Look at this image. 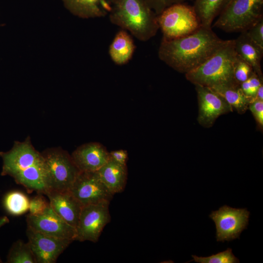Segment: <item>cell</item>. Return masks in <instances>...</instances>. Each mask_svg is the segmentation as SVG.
I'll return each mask as SVG.
<instances>
[{"label": "cell", "instance_id": "cell-1", "mask_svg": "<svg viewBox=\"0 0 263 263\" xmlns=\"http://www.w3.org/2000/svg\"><path fill=\"white\" fill-rule=\"evenodd\" d=\"M226 40L220 38L211 28L201 26L183 37L172 39L162 38L158 57L176 71L186 74L204 63Z\"/></svg>", "mask_w": 263, "mask_h": 263}, {"label": "cell", "instance_id": "cell-2", "mask_svg": "<svg viewBox=\"0 0 263 263\" xmlns=\"http://www.w3.org/2000/svg\"><path fill=\"white\" fill-rule=\"evenodd\" d=\"M0 156L3 161L1 175L10 176L17 184L29 191L45 193L44 159L29 137L22 142L15 141L10 150L0 151Z\"/></svg>", "mask_w": 263, "mask_h": 263}, {"label": "cell", "instance_id": "cell-3", "mask_svg": "<svg viewBox=\"0 0 263 263\" xmlns=\"http://www.w3.org/2000/svg\"><path fill=\"white\" fill-rule=\"evenodd\" d=\"M108 16L112 23L140 41L150 39L159 29L158 15L144 0H114Z\"/></svg>", "mask_w": 263, "mask_h": 263}, {"label": "cell", "instance_id": "cell-4", "mask_svg": "<svg viewBox=\"0 0 263 263\" xmlns=\"http://www.w3.org/2000/svg\"><path fill=\"white\" fill-rule=\"evenodd\" d=\"M237 56L234 39L227 40L204 63L185 74L186 79L194 85L209 88L236 82L233 70Z\"/></svg>", "mask_w": 263, "mask_h": 263}, {"label": "cell", "instance_id": "cell-5", "mask_svg": "<svg viewBox=\"0 0 263 263\" xmlns=\"http://www.w3.org/2000/svg\"><path fill=\"white\" fill-rule=\"evenodd\" d=\"M41 154L45 165V192L69 190L80 172L71 155L58 148L48 149Z\"/></svg>", "mask_w": 263, "mask_h": 263}, {"label": "cell", "instance_id": "cell-6", "mask_svg": "<svg viewBox=\"0 0 263 263\" xmlns=\"http://www.w3.org/2000/svg\"><path fill=\"white\" fill-rule=\"evenodd\" d=\"M263 0H229L213 25L225 32H243L263 17Z\"/></svg>", "mask_w": 263, "mask_h": 263}, {"label": "cell", "instance_id": "cell-7", "mask_svg": "<svg viewBox=\"0 0 263 263\" xmlns=\"http://www.w3.org/2000/svg\"><path fill=\"white\" fill-rule=\"evenodd\" d=\"M159 29L165 39L188 35L197 31L201 24L194 8L184 2L172 5L158 15Z\"/></svg>", "mask_w": 263, "mask_h": 263}, {"label": "cell", "instance_id": "cell-8", "mask_svg": "<svg viewBox=\"0 0 263 263\" xmlns=\"http://www.w3.org/2000/svg\"><path fill=\"white\" fill-rule=\"evenodd\" d=\"M110 203L104 201L82 206L75 241H98L103 228L111 220Z\"/></svg>", "mask_w": 263, "mask_h": 263}, {"label": "cell", "instance_id": "cell-9", "mask_svg": "<svg viewBox=\"0 0 263 263\" xmlns=\"http://www.w3.org/2000/svg\"><path fill=\"white\" fill-rule=\"evenodd\" d=\"M249 215L246 208H236L226 205L212 211L209 216L215 224L217 241L224 242L239 238L248 224Z\"/></svg>", "mask_w": 263, "mask_h": 263}, {"label": "cell", "instance_id": "cell-10", "mask_svg": "<svg viewBox=\"0 0 263 263\" xmlns=\"http://www.w3.org/2000/svg\"><path fill=\"white\" fill-rule=\"evenodd\" d=\"M69 191L82 206L111 202L113 194L100 179L97 171H80Z\"/></svg>", "mask_w": 263, "mask_h": 263}, {"label": "cell", "instance_id": "cell-11", "mask_svg": "<svg viewBox=\"0 0 263 263\" xmlns=\"http://www.w3.org/2000/svg\"><path fill=\"white\" fill-rule=\"evenodd\" d=\"M27 227L48 236L75 240L76 228L58 215L49 206L38 215L29 214Z\"/></svg>", "mask_w": 263, "mask_h": 263}, {"label": "cell", "instance_id": "cell-12", "mask_svg": "<svg viewBox=\"0 0 263 263\" xmlns=\"http://www.w3.org/2000/svg\"><path fill=\"white\" fill-rule=\"evenodd\" d=\"M198 102V121L202 126L211 127L220 115L233 109L220 94L209 87L195 85Z\"/></svg>", "mask_w": 263, "mask_h": 263}, {"label": "cell", "instance_id": "cell-13", "mask_svg": "<svg viewBox=\"0 0 263 263\" xmlns=\"http://www.w3.org/2000/svg\"><path fill=\"white\" fill-rule=\"evenodd\" d=\"M28 243L37 263H54L59 255L74 241L48 236L28 227Z\"/></svg>", "mask_w": 263, "mask_h": 263}, {"label": "cell", "instance_id": "cell-14", "mask_svg": "<svg viewBox=\"0 0 263 263\" xmlns=\"http://www.w3.org/2000/svg\"><path fill=\"white\" fill-rule=\"evenodd\" d=\"M80 171L94 172L109 159V152L100 143L90 142L78 147L71 155Z\"/></svg>", "mask_w": 263, "mask_h": 263}, {"label": "cell", "instance_id": "cell-15", "mask_svg": "<svg viewBox=\"0 0 263 263\" xmlns=\"http://www.w3.org/2000/svg\"><path fill=\"white\" fill-rule=\"evenodd\" d=\"M44 194L49 198L53 210L76 228L82 206L71 192L69 190H49Z\"/></svg>", "mask_w": 263, "mask_h": 263}, {"label": "cell", "instance_id": "cell-16", "mask_svg": "<svg viewBox=\"0 0 263 263\" xmlns=\"http://www.w3.org/2000/svg\"><path fill=\"white\" fill-rule=\"evenodd\" d=\"M66 8L81 18H101L108 15L114 0H62Z\"/></svg>", "mask_w": 263, "mask_h": 263}, {"label": "cell", "instance_id": "cell-17", "mask_svg": "<svg viewBox=\"0 0 263 263\" xmlns=\"http://www.w3.org/2000/svg\"><path fill=\"white\" fill-rule=\"evenodd\" d=\"M96 171L101 181L113 195L124 190L128 178L127 166L120 165L110 158Z\"/></svg>", "mask_w": 263, "mask_h": 263}, {"label": "cell", "instance_id": "cell-18", "mask_svg": "<svg viewBox=\"0 0 263 263\" xmlns=\"http://www.w3.org/2000/svg\"><path fill=\"white\" fill-rule=\"evenodd\" d=\"M234 43L237 55L250 65L254 72L263 79L261 60L263 49L254 42L245 31L242 32L241 35L234 39Z\"/></svg>", "mask_w": 263, "mask_h": 263}, {"label": "cell", "instance_id": "cell-19", "mask_svg": "<svg viewBox=\"0 0 263 263\" xmlns=\"http://www.w3.org/2000/svg\"><path fill=\"white\" fill-rule=\"evenodd\" d=\"M135 48L131 37L126 31L121 29L115 35L110 46L109 53L114 63L122 65L132 58Z\"/></svg>", "mask_w": 263, "mask_h": 263}, {"label": "cell", "instance_id": "cell-20", "mask_svg": "<svg viewBox=\"0 0 263 263\" xmlns=\"http://www.w3.org/2000/svg\"><path fill=\"white\" fill-rule=\"evenodd\" d=\"M223 97L232 109L242 114L251 103V98L245 95L240 85L236 82L213 86L210 88Z\"/></svg>", "mask_w": 263, "mask_h": 263}, {"label": "cell", "instance_id": "cell-21", "mask_svg": "<svg viewBox=\"0 0 263 263\" xmlns=\"http://www.w3.org/2000/svg\"><path fill=\"white\" fill-rule=\"evenodd\" d=\"M229 0H194L193 6L202 26L211 28L214 19L218 16Z\"/></svg>", "mask_w": 263, "mask_h": 263}, {"label": "cell", "instance_id": "cell-22", "mask_svg": "<svg viewBox=\"0 0 263 263\" xmlns=\"http://www.w3.org/2000/svg\"><path fill=\"white\" fill-rule=\"evenodd\" d=\"M29 202L23 193L13 191L8 193L3 199V205L6 210L13 215H20L29 210Z\"/></svg>", "mask_w": 263, "mask_h": 263}, {"label": "cell", "instance_id": "cell-23", "mask_svg": "<svg viewBox=\"0 0 263 263\" xmlns=\"http://www.w3.org/2000/svg\"><path fill=\"white\" fill-rule=\"evenodd\" d=\"M8 263H37L28 243L18 240L14 243L7 257Z\"/></svg>", "mask_w": 263, "mask_h": 263}, {"label": "cell", "instance_id": "cell-24", "mask_svg": "<svg viewBox=\"0 0 263 263\" xmlns=\"http://www.w3.org/2000/svg\"><path fill=\"white\" fill-rule=\"evenodd\" d=\"M193 261L200 263H238L239 259L233 254L232 249L226 250L208 257H198L192 255Z\"/></svg>", "mask_w": 263, "mask_h": 263}, {"label": "cell", "instance_id": "cell-25", "mask_svg": "<svg viewBox=\"0 0 263 263\" xmlns=\"http://www.w3.org/2000/svg\"><path fill=\"white\" fill-rule=\"evenodd\" d=\"M253 72L251 65L237 55L233 70L235 81L240 84L247 80Z\"/></svg>", "mask_w": 263, "mask_h": 263}, {"label": "cell", "instance_id": "cell-26", "mask_svg": "<svg viewBox=\"0 0 263 263\" xmlns=\"http://www.w3.org/2000/svg\"><path fill=\"white\" fill-rule=\"evenodd\" d=\"M244 31L254 42L263 49V17Z\"/></svg>", "mask_w": 263, "mask_h": 263}, {"label": "cell", "instance_id": "cell-27", "mask_svg": "<svg viewBox=\"0 0 263 263\" xmlns=\"http://www.w3.org/2000/svg\"><path fill=\"white\" fill-rule=\"evenodd\" d=\"M50 206L43 196L38 195L32 198L29 202V210L30 214L38 215L42 214Z\"/></svg>", "mask_w": 263, "mask_h": 263}, {"label": "cell", "instance_id": "cell-28", "mask_svg": "<svg viewBox=\"0 0 263 263\" xmlns=\"http://www.w3.org/2000/svg\"><path fill=\"white\" fill-rule=\"evenodd\" d=\"M157 15L169 6L179 3L192 0H144Z\"/></svg>", "mask_w": 263, "mask_h": 263}, {"label": "cell", "instance_id": "cell-29", "mask_svg": "<svg viewBox=\"0 0 263 263\" xmlns=\"http://www.w3.org/2000/svg\"><path fill=\"white\" fill-rule=\"evenodd\" d=\"M248 108L251 112L259 125L263 126V100L255 101L250 103Z\"/></svg>", "mask_w": 263, "mask_h": 263}, {"label": "cell", "instance_id": "cell-30", "mask_svg": "<svg viewBox=\"0 0 263 263\" xmlns=\"http://www.w3.org/2000/svg\"><path fill=\"white\" fill-rule=\"evenodd\" d=\"M249 87V97L252 98L255 95L259 88L263 84V79L253 72L247 79Z\"/></svg>", "mask_w": 263, "mask_h": 263}, {"label": "cell", "instance_id": "cell-31", "mask_svg": "<svg viewBox=\"0 0 263 263\" xmlns=\"http://www.w3.org/2000/svg\"><path fill=\"white\" fill-rule=\"evenodd\" d=\"M110 158L116 163L127 166L128 160V153L126 150H118L109 152Z\"/></svg>", "mask_w": 263, "mask_h": 263}, {"label": "cell", "instance_id": "cell-32", "mask_svg": "<svg viewBox=\"0 0 263 263\" xmlns=\"http://www.w3.org/2000/svg\"><path fill=\"white\" fill-rule=\"evenodd\" d=\"M263 100V85H261L255 95L252 98L251 103L255 101Z\"/></svg>", "mask_w": 263, "mask_h": 263}, {"label": "cell", "instance_id": "cell-33", "mask_svg": "<svg viewBox=\"0 0 263 263\" xmlns=\"http://www.w3.org/2000/svg\"><path fill=\"white\" fill-rule=\"evenodd\" d=\"M9 222V220L7 216L0 217V228Z\"/></svg>", "mask_w": 263, "mask_h": 263}, {"label": "cell", "instance_id": "cell-34", "mask_svg": "<svg viewBox=\"0 0 263 263\" xmlns=\"http://www.w3.org/2000/svg\"><path fill=\"white\" fill-rule=\"evenodd\" d=\"M2 263V260H1V259L0 258V263Z\"/></svg>", "mask_w": 263, "mask_h": 263}]
</instances>
